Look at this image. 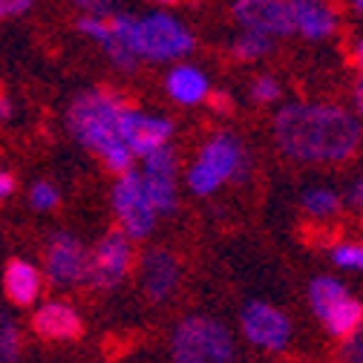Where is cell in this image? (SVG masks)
Wrapping results in <instances>:
<instances>
[{
  "label": "cell",
  "instance_id": "obj_36",
  "mask_svg": "<svg viewBox=\"0 0 363 363\" xmlns=\"http://www.w3.org/2000/svg\"><path fill=\"white\" fill-rule=\"evenodd\" d=\"M156 4H162V6H170V4H176V0H156Z\"/></svg>",
  "mask_w": 363,
  "mask_h": 363
},
{
  "label": "cell",
  "instance_id": "obj_28",
  "mask_svg": "<svg viewBox=\"0 0 363 363\" xmlns=\"http://www.w3.org/2000/svg\"><path fill=\"white\" fill-rule=\"evenodd\" d=\"M35 0H0V21H6V18H18L23 12L32 9Z\"/></svg>",
  "mask_w": 363,
  "mask_h": 363
},
{
  "label": "cell",
  "instance_id": "obj_1",
  "mask_svg": "<svg viewBox=\"0 0 363 363\" xmlns=\"http://www.w3.org/2000/svg\"><path fill=\"white\" fill-rule=\"evenodd\" d=\"M274 135L297 162H343L360 145L354 116L335 104H289L274 118Z\"/></svg>",
  "mask_w": 363,
  "mask_h": 363
},
{
  "label": "cell",
  "instance_id": "obj_14",
  "mask_svg": "<svg viewBox=\"0 0 363 363\" xmlns=\"http://www.w3.org/2000/svg\"><path fill=\"white\" fill-rule=\"evenodd\" d=\"M196 162H202L208 170H213V173L222 179V185H225L228 179H242V176H245V164H248L242 145L234 139L231 133L213 135V139L202 147V153H199Z\"/></svg>",
  "mask_w": 363,
  "mask_h": 363
},
{
  "label": "cell",
  "instance_id": "obj_6",
  "mask_svg": "<svg viewBox=\"0 0 363 363\" xmlns=\"http://www.w3.org/2000/svg\"><path fill=\"white\" fill-rule=\"evenodd\" d=\"M43 277L55 289H75L86 286L89 277V251L81 240H75L67 231H55L47 240L43 251Z\"/></svg>",
  "mask_w": 363,
  "mask_h": 363
},
{
  "label": "cell",
  "instance_id": "obj_16",
  "mask_svg": "<svg viewBox=\"0 0 363 363\" xmlns=\"http://www.w3.org/2000/svg\"><path fill=\"white\" fill-rule=\"evenodd\" d=\"M294 29L308 40H323L335 32V15L323 0H291Z\"/></svg>",
  "mask_w": 363,
  "mask_h": 363
},
{
  "label": "cell",
  "instance_id": "obj_12",
  "mask_svg": "<svg viewBox=\"0 0 363 363\" xmlns=\"http://www.w3.org/2000/svg\"><path fill=\"white\" fill-rule=\"evenodd\" d=\"M179 274H182L179 259L164 248H150L142 257V289L153 303H162L176 291Z\"/></svg>",
  "mask_w": 363,
  "mask_h": 363
},
{
  "label": "cell",
  "instance_id": "obj_8",
  "mask_svg": "<svg viewBox=\"0 0 363 363\" xmlns=\"http://www.w3.org/2000/svg\"><path fill=\"white\" fill-rule=\"evenodd\" d=\"M240 326H242V335L248 337V343L257 349H265V352H280L291 340L289 317L268 303H248L240 314Z\"/></svg>",
  "mask_w": 363,
  "mask_h": 363
},
{
  "label": "cell",
  "instance_id": "obj_32",
  "mask_svg": "<svg viewBox=\"0 0 363 363\" xmlns=\"http://www.w3.org/2000/svg\"><path fill=\"white\" fill-rule=\"evenodd\" d=\"M205 101H211V107L216 113H228L231 110V96H225V93H208Z\"/></svg>",
  "mask_w": 363,
  "mask_h": 363
},
{
  "label": "cell",
  "instance_id": "obj_22",
  "mask_svg": "<svg viewBox=\"0 0 363 363\" xmlns=\"http://www.w3.org/2000/svg\"><path fill=\"white\" fill-rule=\"evenodd\" d=\"M21 354V332L12 314L0 308V360H15Z\"/></svg>",
  "mask_w": 363,
  "mask_h": 363
},
{
  "label": "cell",
  "instance_id": "obj_3",
  "mask_svg": "<svg viewBox=\"0 0 363 363\" xmlns=\"http://www.w3.org/2000/svg\"><path fill=\"white\" fill-rule=\"evenodd\" d=\"M116 38L139 58V61H179L194 50V35L170 15H147V18H130L116 15L110 18Z\"/></svg>",
  "mask_w": 363,
  "mask_h": 363
},
{
  "label": "cell",
  "instance_id": "obj_19",
  "mask_svg": "<svg viewBox=\"0 0 363 363\" xmlns=\"http://www.w3.org/2000/svg\"><path fill=\"white\" fill-rule=\"evenodd\" d=\"M343 297H349L346 286L335 277H317L311 286H308V303H311V311L317 317H323L332 306H337Z\"/></svg>",
  "mask_w": 363,
  "mask_h": 363
},
{
  "label": "cell",
  "instance_id": "obj_29",
  "mask_svg": "<svg viewBox=\"0 0 363 363\" xmlns=\"http://www.w3.org/2000/svg\"><path fill=\"white\" fill-rule=\"evenodd\" d=\"M72 4L86 15H110L113 9V0H72Z\"/></svg>",
  "mask_w": 363,
  "mask_h": 363
},
{
  "label": "cell",
  "instance_id": "obj_27",
  "mask_svg": "<svg viewBox=\"0 0 363 363\" xmlns=\"http://www.w3.org/2000/svg\"><path fill=\"white\" fill-rule=\"evenodd\" d=\"M343 357H346V360H357V363H363V323L354 326V329L343 337Z\"/></svg>",
  "mask_w": 363,
  "mask_h": 363
},
{
  "label": "cell",
  "instance_id": "obj_35",
  "mask_svg": "<svg viewBox=\"0 0 363 363\" xmlns=\"http://www.w3.org/2000/svg\"><path fill=\"white\" fill-rule=\"evenodd\" d=\"M357 64H360V69H363V40L357 43Z\"/></svg>",
  "mask_w": 363,
  "mask_h": 363
},
{
  "label": "cell",
  "instance_id": "obj_13",
  "mask_svg": "<svg viewBox=\"0 0 363 363\" xmlns=\"http://www.w3.org/2000/svg\"><path fill=\"white\" fill-rule=\"evenodd\" d=\"M32 329L35 335H40L43 340H52V343H69L75 337H81V317L72 306L67 303H43L40 308H35L32 314Z\"/></svg>",
  "mask_w": 363,
  "mask_h": 363
},
{
  "label": "cell",
  "instance_id": "obj_23",
  "mask_svg": "<svg viewBox=\"0 0 363 363\" xmlns=\"http://www.w3.org/2000/svg\"><path fill=\"white\" fill-rule=\"evenodd\" d=\"M101 50H104V55L110 58V64H113L116 69H121V72H133L135 67H139V58H135V55L124 47V43L116 38V32L101 43Z\"/></svg>",
  "mask_w": 363,
  "mask_h": 363
},
{
  "label": "cell",
  "instance_id": "obj_11",
  "mask_svg": "<svg viewBox=\"0 0 363 363\" xmlns=\"http://www.w3.org/2000/svg\"><path fill=\"white\" fill-rule=\"evenodd\" d=\"M142 185H145L147 199L156 208V213L176 211V156L167 145L145 156Z\"/></svg>",
  "mask_w": 363,
  "mask_h": 363
},
{
  "label": "cell",
  "instance_id": "obj_20",
  "mask_svg": "<svg viewBox=\"0 0 363 363\" xmlns=\"http://www.w3.org/2000/svg\"><path fill=\"white\" fill-rule=\"evenodd\" d=\"M268 52H271V35H265V32L245 29L234 40V58L237 61H257V58H262Z\"/></svg>",
  "mask_w": 363,
  "mask_h": 363
},
{
  "label": "cell",
  "instance_id": "obj_9",
  "mask_svg": "<svg viewBox=\"0 0 363 363\" xmlns=\"http://www.w3.org/2000/svg\"><path fill=\"white\" fill-rule=\"evenodd\" d=\"M118 130H121L124 145L130 147V153L135 159H145L147 153L164 147L167 139L173 135V124L164 116H150V113L133 110V107H124L121 110Z\"/></svg>",
  "mask_w": 363,
  "mask_h": 363
},
{
  "label": "cell",
  "instance_id": "obj_31",
  "mask_svg": "<svg viewBox=\"0 0 363 363\" xmlns=\"http://www.w3.org/2000/svg\"><path fill=\"white\" fill-rule=\"evenodd\" d=\"M15 176L12 173H6V170H0V202H4V199H9L12 194H15Z\"/></svg>",
  "mask_w": 363,
  "mask_h": 363
},
{
  "label": "cell",
  "instance_id": "obj_5",
  "mask_svg": "<svg viewBox=\"0 0 363 363\" xmlns=\"http://www.w3.org/2000/svg\"><path fill=\"white\" fill-rule=\"evenodd\" d=\"M113 211L121 225V231L130 240H145L156 228V208L147 199V191L142 185V173L127 167L118 173V182L113 185Z\"/></svg>",
  "mask_w": 363,
  "mask_h": 363
},
{
  "label": "cell",
  "instance_id": "obj_18",
  "mask_svg": "<svg viewBox=\"0 0 363 363\" xmlns=\"http://www.w3.org/2000/svg\"><path fill=\"white\" fill-rule=\"evenodd\" d=\"M323 326H326V332L332 335V337H346L354 326H360L363 323V306L357 303V300H352V297H343L337 306H332L323 317Z\"/></svg>",
  "mask_w": 363,
  "mask_h": 363
},
{
  "label": "cell",
  "instance_id": "obj_24",
  "mask_svg": "<svg viewBox=\"0 0 363 363\" xmlns=\"http://www.w3.org/2000/svg\"><path fill=\"white\" fill-rule=\"evenodd\" d=\"M29 205L40 213L55 211L61 205V194H58V188L52 185V182H35L32 191H29Z\"/></svg>",
  "mask_w": 363,
  "mask_h": 363
},
{
  "label": "cell",
  "instance_id": "obj_34",
  "mask_svg": "<svg viewBox=\"0 0 363 363\" xmlns=\"http://www.w3.org/2000/svg\"><path fill=\"white\" fill-rule=\"evenodd\" d=\"M354 104H357V110L363 113V84H357V89H354Z\"/></svg>",
  "mask_w": 363,
  "mask_h": 363
},
{
  "label": "cell",
  "instance_id": "obj_37",
  "mask_svg": "<svg viewBox=\"0 0 363 363\" xmlns=\"http://www.w3.org/2000/svg\"><path fill=\"white\" fill-rule=\"evenodd\" d=\"M354 6H357V12L363 15V0H354Z\"/></svg>",
  "mask_w": 363,
  "mask_h": 363
},
{
  "label": "cell",
  "instance_id": "obj_30",
  "mask_svg": "<svg viewBox=\"0 0 363 363\" xmlns=\"http://www.w3.org/2000/svg\"><path fill=\"white\" fill-rule=\"evenodd\" d=\"M349 205L357 208V211H363V176H357L352 182V188H349Z\"/></svg>",
  "mask_w": 363,
  "mask_h": 363
},
{
  "label": "cell",
  "instance_id": "obj_26",
  "mask_svg": "<svg viewBox=\"0 0 363 363\" xmlns=\"http://www.w3.org/2000/svg\"><path fill=\"white\" fill-rule=\"evenodd\" d=\"M280 96V84L277 78H271V75H259L254 84H251V99L259 101V104H271V101H277Z\"/></svg>",
  "mask_w": 363,
  "mask_h": 363
},
{
  "label": "cell",
  "instance_id": "obj_4",
  "mask_svg": "<svg viewBox=\"0 0 363 363\" xmlns=\"http://www.w3.org/2000/svg\"><path fill=\"white\" fill-rule=\"evenodd\" d=\"M170 354L182 363H225L237 357V349L225 323L213 317H188L173 332Z\"/></svg>",
  "mask_w": 363,
  "mask_h": 363
},
{
  "label": "cell",
  "instance_id": "obj_10",
  "mask_svg": "<svg viewBox=\"0 0 363 363\" xmlns=\"http://www.w3.org/2000/svg\"><path fill=\"white\" fill-rule=\"evenodd\" d=\"M234 18L242 29H257L271 38H286L294 32L291 0H237Z\"/></svg>",
  "mask_w": 363,
  "mask_h": 363
},
{
  "label": "cell",
  "instance_id": "obj_17",
  "mask_svg": "<svg viewBox=\"0 0 363 363\" xmlns=\"http://www.w3.org/2000/svg\"><path fill=\"white\" fill-rule=\"evenodd\" d=\"M167 93H170L173 101L191 107V104H199V101L208 99L211 86H208L205 72H199L191 64H179L167 72Z\"/></svg>",
  "mask_w": 363,
  "mask_h": 363
},
{
  "label": "cell",
  "instance_id": "obj_25",
  "mask_svg": "<svg viewBox=\"0 0 363 363\" xmlns=\"http://www.w3.org/2000/svg\"><path fill=\"white\" fill-rule=\"evenodd\" d=\"M332 259H335L340 268L363 271V245H360V242H340V245H335Z\"/></svg>",
  "mask_w": 363,
  "mask_h": 363
},
{
  "label": "cell",
  "instance_id": "obj_2",
  "mask_svg": "<svg viewBox=\"0 0 363 363\" xmlns=\"http://www.w3.org/2000/svg\"><path fill=\"white\" fill-rule=\"evenodd\" d=\"M124 107L127 101L116 96L113 89H89V93H81L69 104L67 113V124L69 133L75 135V142L89 153H96L104 162V167L113 173H124L127 167H133L135 159L118 130V118Z\"/></svg>",
  "mask_w": 363,
  "mask_h": 363
},
{
  "label": "cell",
  "instance_id": "obj_15",
  "mask_svg": "<svg viewBox=\"0 0 363 363\" xmlns=\"http://www.w3.org/2000/svg\"><path fill=\"white\" fill-rule=\"evenodd\" d=\"M4 289L15 306H32L43 294V274L26 259H12L4 271Z\"/></svg>",
  "mask_w": 363,
  "mask_h": 363
},
{
  "label": "cell",
  "instance_id": "obj_33",
  "mask_svg": "<svg viewBox=\"0 0 363 363\" xmlns=\"http://www.w3.org/2000/svg\"><path fill=\"white\" fill-rule=\"evenodd\" d=\"M12 113H15L12 101H9L6 96H0V121H9V118H12Z\"/></svg>",
  "mask_w": 363,
  "mask_h": 363
},
{
  "label": "cell",
  "instance_id": "obj_21",
  "mask_svg": "<svg viewBox=\"0 0 363 363\" xmlns=\"http://www.w3.org/2000/svg\"><path fill=\"white\" fill-rule=\"evenodd\" d=\"M303 208H306V213H311V216H332L337 208H340V199H337V194L335 191H329V188H314V191H308L306 196H303Z\"/></svg>",
  "mask_w": 363,
  "mask_h": 363
},
{
  "label": "cell",
  "instance_id": "obj_7",
  "mask_svg": "<svg viewBox=\"0 0 363 363\" xmlns=\"http://www.w3.org/2000/svg\"><path fill=\"white\" fill-rule=\"evenodd\" d=\"M130 268H133V240L124 231H110L89 251L86 286H93L99 291H110L118 283H124Z\"/></svg>",
  "mask_w": 363,
  "mask_h": 363
}]
</instances>
